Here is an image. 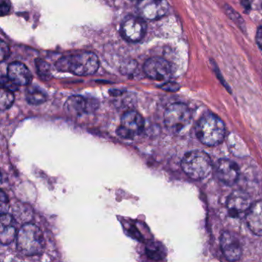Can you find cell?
Returning <instances> with one entry per match:
<instances>
[{"mask_svg":"<svg viewBox=\"0 0 262 262\" xmlns=\"http://www.w3.org/2000/svg\"><path fill=\"white\" fill-rule=\"evenodd\" d=\"M99 67L98 57L92 52H84L59 58L55 68L59 72H69L79 76L95 74Z\"/></svg>","mask_w":262,"mask_h":262,"instance_id":"obj_1","label":"cell"},{"mask_svg":"<svg viewBox=\"0 0 262 262\" xmlns=\"http://www.w3.org/2000/svg\"><path fill=\"white\" fill-rule=\"evenodd\" d=\"M17 249L26 256L40 255L44 250V235L41 229L32 223L23 225L17 232Z\"/></svg>","mask_w":262,"mask_h":262,"instance_id":"obj_2","label":"cell"},{"mask_svg":"<svg viewBox=\"0 0 262 262\" xmlns=\"http://www.w3.org/2000/svg\"><path fill=\"white\" fill-rule=\"evenodd\" d=\"M226 130L224 122L213 114L204 115L196 126L198 140L209 146H217L223 142Z\"/></svg>","mask_w":262,"mask_h":262,"instance_id":"obj_3","label":"cell"},{"mask_svg":"<svg viewBox=\"0 0 262 262\" xmlns=\"http://www.w3.org/2000/svg\"><path fill=\"white\" fill-rule=\"evenodd\" d=\"M182 169L192 180L206 178L212 172V162L206 152L200 150L187 152L182 160Z\"/></svg>","mask_w":262,"mask_h":262,"instance_id":"obj_4","label":"cell"},{"mask_svg":"<svg viewBox=\"0 0 262 262\" xmlns=\"http://www.w3.org/2000/svg\"><path fill=\"white\" fill-rule=\"evenodd\" d=\"M192 121V112L183 103H175L167 107L164 114L166 128L172 133H179L188 127Z\"/></svg>","mask_w":262,"mask_h":262,"instance_id":"obj_5","label":"cell"},{"mask_svg":"<svg viewBox=\"0 0 262 262\" xmlns=\"http://www.w3.org/2000/svg\"><path fill=\"white\" fill-rule=\"evenodd\" d=\"M145 127L143 116L136 111L129 110L122 117L121 124L117 128L118 137L132 140L142 134Z\"/></svg>","mask_w":262,"mask_h":262,"instance_id":"obj_6","label":"cell"},{"mask_svg":"<svg viewBox=\"0 0 262 262\" xmlns=\"http://www.w3.org/2000/svg\"><path fill=\"white\" fill-rule=\"evenodd\" d=\"M168 11L169 4L166 0H140L137 4V12L143 19H158Z\"/></svg>","mask_w":262,"mask_h":262,"instance_id":"obj_7","label":"cell"},{"mask_svg":"<svg viewBox=\"0 0 262 262\" xmlns=\"http://www.w3.org/2000/svg\"><path fill=\"white\" fill-rule=\"evenodd\" d=\"M143 69L146 75L154 81H166L172 75V68L169 61L160 57H153L148 59Z\"/></svg>","mask_w":262,"mask_h":262,"instance_id":"obj_8","label":"cell"},{"mask_svg":"<svg viewBox=\"0 0 262 262\" xmlns=\"http://www.w3.org/2000/svg\"><path fill=\"white\" fill-rule=\"evenodd\" d=\"M146 30L147 25L141 17H129L125 20L122 26L123 38L130 42L141 41L146 35Z\"/></svg>","mask_w":262,"mask_h":262,"instance_id":"obj_9","label":"cell"},{"mask_svg":"<svg viewBox=\"0 0 262 262\" xmlns=\"http://www.w3.org/2000/svg\"><path fill=\"white\" fill-rule=\"evenodd\" d=\"M221 251L226 259L230 262L238 261L243 254L241 243L235 234L224 232L220 238Z\"/></svg>","mask_w":262,"mask_h":262,"instance_id":"obj_10","label":"cell"},{"mask_svg":"<svg viewBox=\"0 0 262 262\" xmlns=\"http://www.w3.org/2000/svg\"><path fill=\"white\" fill-rule=\"evenodd\" d=\"M252 206L249 195L241 191H235L228 199V210L232 216L240 217L244 214L247 215Z\"/></svg>","mask_w":262,"mask_h":262,"instance_id":"obj_11","label":"cell"},{"mask_svg":"<svg viewBox=\"0 0 262 262\" xmlns=\"http://www.w3.org/2000/svg\"><path fill=\"white\" fill-rule=\"evenodd\" d=\"M215 171L218 178L229 186L236 183L239 178L240 172L238 165L227 159H221L217 162Z\"/></svg>","mask_w":262,"mask_h":262,"instance_id":"obj_12","label":"cell"},{"mask_svg":"<svg viewBox=\"0 0 262 262\" xmlns=\"http://www.w3.org/2000/svg\"><path fill=\"white\" fill-rule=\"evenodd\" d=\"M7 77L17 86H27L32 82V75L23 63L15 61L8 66Z\"/></svg>","mask_w":262,"mask_h":262,"instance_id":"obj_13","label":"cell"},{"mask_svg":"<svg viewBox=\"0 0 262 262\" xmlns=\"http://www.w3.org/2000/svg\"><path fill=\"white\" fill-rule=\"evenodd\" d=\"M246 220L250 230L262 236V200L252 204L246 215Z\"/></svg>","mask_w":262,"mask_h":262,"instance_id":"obj_14","label":"cell"},{"mask_svg":"<svg viewBox=\"0 0 262 262\" xmlns=\"http://www.w3.org/2000/svg\"><path fill=\"white\" fill-rule=\"evenodd\" d=\"M89 102L82 96H72L66 101L64 109L66 114L72 117H79L90 108Z\"/></svg>","mask_w":262,"mask_h":262,"instance_id":"obj_15","label":"cell"},{"mask_svg":"<svg viewBox=\"0 0 262 262\" xmlns=\"http://www.w3.org/2000/svg\"><path fill=\"white\" fill-rule=\"evenodd\" d=\"M147 256L154 261H160L166 257V249L163 245L157 242H150L146 246Z\"/></svg>","mask_w":262,"mask_h":262,"instance_id":"obj_16","label":"cell"},{"mask_svg":"<svg viewBox=\"0 0 262 262\" xmlns=\"http://www.w3.org/2000/svg\"><path fill=\"white\" fill-rule=\"evenodd\" d=\"M26 98L27 102L32 105H39L46 101V95L37 89L28 90Z\"/></svg>","mask_w":262,"mask_h":262,"instance_id":"obj_17","label":"cell"},{"mask_svg":"<svg viewBox=\"0 0 262 262\" xmlns=\"http://www.w3.org/2000/svg\"><path fill=\"white\" fill-rule=\"evenodd\" d=\"M17 237L16 230L13 226H1L0 240L3 245H9Z\"/></svg>","mask_w":262,"mask_h":262,"instance_id":"obj_18","label":"cell"},{"mask_svg":"<svg viewBox=\"0 0 262 262\" xmlns=\"http://www.w3.org/2000/svg\"><path fill=\"white\" fill-rule=\"evenodd\" d=\"M35 66H36L37 73L42 79L44 81L50 80L51 77H52L50 66L46 61L42 59H36L35 60Z\"/></svg>","mask_w":262,"mask_h":262,"instance_id":"obj_19","label":"cell"},{"mask_svg":"<svg viewBox=\"0 0 262 262\" xmlns=\"http://www.w3.org/2000/svg\"><path fill=\"white\" fill-rule=\"evenodd\" d=\"M15 97L13 93L4 89H1L0 92V109L1 111H6L10 108L14 103Z\"/></svg>","mask_w":262,"mask_h":262,"instance_id":"obj_20","label":"cell"},{"mask_svg":"<svg viewBox=\"0 0 262 262\" xmlns=\"http://www.w3.org/2000/svg\"><path fill=\"white\" fill-rule=\"evenodd\" d=\"M1 84L2 89H6V90L9 91V92H13L18 90V86H17L16 84L12 82V81L8 78V77H6V78L3 76L2 77Z\"/></svg>","mask_w":262,"mask_h":262,"instance_id":"obj_21","label":"cell"},{"mask_svg":"<svg viewBox=\"0 0 262 262\" xmlns=\"http://www.w3.org/2000/svg\"><path fill=\"white\" fill-rule=\"evenodd\" d=\"M10 55V49L9 46L4 41H1V46H0V60L1 61H4L7 59Z\"/></svg>","mask_w":262,"mask_h":262,"instance_id":"obj_22","label":"cell"},{"mask_svg":"<svg viewBox=\"0 0 262 262\" xmlns=\"http://www.w3.org/2000/svg\"><path fill=\"white\" fill-rule=\"evenodd\" d=\"M0 222H1V226H3V227L12 226V223H13V217L9 214H2Z\"/></svg>","mask_w":262,"mask_h":262,"instance_id":"obj_23","label":"cell"},{"mask_svg":"<svg viewBox=\"0 0 262 262\" xmlns=\"http://www.w3.org/2000/svg\"><path fill=\"white\" fill-rule=\"evenodd\" d=\"M0 6H1L2 16H4L6 14L9 13L11 9V3L9 0H1L0 1Z\"/></svg>","mask_w":262,"mask_h":262,"instance_id":"obj_24","label":"cell"},{"mask_svg":"<svg viewBox=\"0 0 262 262\" xmlns=\"http://www.w3.org/2000/svg\"><path fill=\"white\" fill-rule=\"evenodd\" d=\"M256 41L258 46L262 49V26L258 29V32H257Z\"/></svg>","mask_w":262,"mask_h":262,"instance_id":"obj_25","label":"cell"},{"mask_svg":"<svg viewBox=\"0 0 262 262\" xmlns=\"http://www.w3.org/2000/svg\"><path fill=\"white\" fill-rule=\"evenodd\" d=\"M133 1H135V0H133ZM136 1H140V0H136Z\"/></svg>","mask_w":262,"mask_h":262,"instance_id":"obj_26","label":"cell"}]
</instances>
